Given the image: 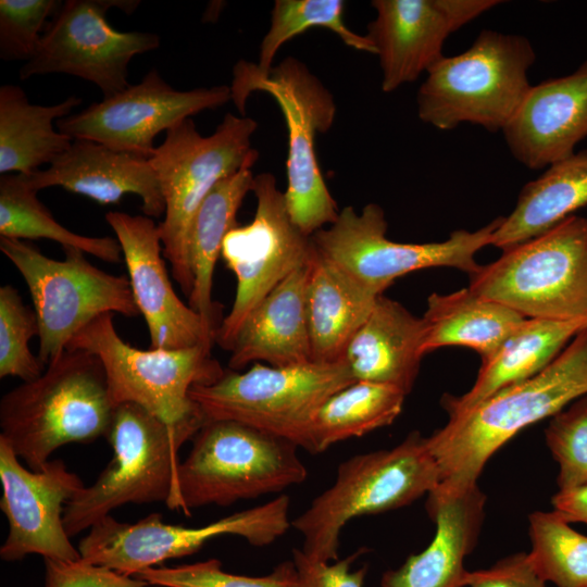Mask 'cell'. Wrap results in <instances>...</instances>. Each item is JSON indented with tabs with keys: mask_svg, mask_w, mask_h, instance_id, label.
I'll list each match as a JSON object with an SVG mask.
<instances>
[{
	"mask_svg": "<svg viewBox=\"0 0 587 587\" xmlns=\"http://www.w3.org/2000/svg\"><path fill=\"white\" fill-rule=\"evenodd\" d=\"M290 526L289 498L280 495L200 527L167 524L160 513L135 523L108 515L89 528L77 548L83 561L135 576L166 560L190 555L215 537L235 535L254 547H265Z\"/></svg>",
	"mask_w": 587,
	"mask_h": 587,
	"instance_id": "obj_14",
	"label": "cell"
},
{
	"mask_svg": "<svg viewBox=\"0 0 587 587\" xmlns=\"http://www.w3.org/2000/svg\"><path fill=\"white\" fill-rule=\"evenodd\" d=\"M525 319L469 287L446 295L433 292L423 315L424 354L441 347L461 346L475 350L485 360Z\"/></svg>",
	"mask_w": 587,
	"mask_h": 587,
	"instance_id": "obj_31",
	"label": "cell"
},
{
	"mask_svg": "<svg viewBox=\"0 0 587 587\" xmlns=\"http://www.w3.org/2000/svg\"><path fill=\"white\" fill-rule=\"evenodd\" d=\"M425 322L380 295L349 342L344 360L354 380L412 390L422 358Z\"/></svg>",
	"mask_w": 587,
	"mask_h": 587,
	"instance_id": "obj_25",
	"label": "cell"
},
{
	"mask_svg": "<svg viewBox=\"0 0 587 587\" xmlns=\"http://www.w3.org/2000/svg\"><path fill=\"white\" fill-rule=\"evenodd\" d=\"M528 553L519 552L497 561L490 567L467 572L464 587H545Z\"/></svg>",
	"mask_w": 587,
	"mask_h": 587,
	"instance_id": "obj_42",
	"label": "cell"
},
{
	"mask_svg": "<svg viewBox=\"0 0 587 587\" xmlns=\"http://www.w3.org/2000/svg\"><path fill=\"white\" fill-rule=\"evenodd\" d=\"M229 100V86L176 90L151 70L138 84L58 120L57 127L72 139L92 140L150 159L159 133Z\"/></svg>",
	"mask_w": 587,
	"mask_h": 587,
	"instance_id": "obj_17",
	"label": "cell"
},
{
	"mask_svg": "<svg viewBox=\"0 0 587 587\" xmlns=\"http://www.w3.org/2000/svg\"><path fill=\"white\" fill-rule=\"evenodd\" d=\"M68 97L54 105L28 101L24 90L12 84L0 87V173L26 174L51 164L73 139L54 130L53 121L68 116L82 103Z\"/></svg>",
	"mask_w": 587,
	"mask_h": 587,
	"instance_id": "obj_29",
	"label": "cell"
},
{
	"mask_svg": "<svg viewBox=\"0 0 587 587\" xmlns=\"http://www.w3.org/2000/svg\"><path fill=\"white\" fill-rule=\"evenodd\" d=\"M0 250L28 287L39 325L37 357L45 365L100 315L140 314L128 277L96 267L80 249L64 247L65 259L54 260L28 241L0 237Z\"/></svg>",
	"mask_w": 587,
	"mask_h": 587,
	"instance_id": "obj_12",
	"label": "cell"
},
{
	"mask_svg": "<svg viewBox=\"0 0 587 587\" xmlns=\"http://www.w3.org/2000/svg\"><path fill=\"white\" fill-rule=\"evenodd\" d=\"M35 310L22 300L12 285L0 287V377L15 376L23 382L37 378L45 364L29 349V341L38 336Z\"/></svg>",
	"mask_w": 587,
	"mask_h": 587,
	"instance_id": "obj_36",
	"label": "cell"
},
{
	"mask_svg": "<svg viewBox=\"0 0 587 587\" xmlns=\"http://www.w3.org/2000/svg\"><path fill=\"white\" fill-rule=\"evenodd\" d=\"M502 133L511 154L529 170L572 155L587 137V61L570 75L532 86Z\"/></svg>",
	"mask_w": 587,
	"mask_h": 587,
	"instance_id": "obj_21",
	"label": "cell"
},
{
	"mask_svg": "<svg viewBox=\"0 0 587 587\" xmlns=\"http://www.w3.org/2000/svg\"><path fill=\"white\" fill-rule=\"evenodd\" d=\"M158 587H294L296 567L292 560L276 565L264 576H246L223 570L217 559L177 566H152L135 575Z\"/></svg>",
	"mask_w": 587,
	"mask_h": 587,
	"instance_id": "obj_37",
	"label": "cell"
},
{
	"mask_svg": "<svg viewBox=\"0 0 587 587\" xmlns=\"http://www.w3.org/2000/svg\"><path fill=\"white\" fill-rule=\"evenodd\" d=\"M535 60L526 37L483 29L467 50L428 70L416 96L420 120L440 130L470 123L502 132L533 86Z\"/></svg>",
	"mask_w": 587,
	"mask_h": 587,
	"instance_id": "obj_4",
	"label": "cell"
},
{
	"mask_svg": "<svg viewBox=\"0 0 587 587\" xmlns=\"http://www.w3.org/2000/svg\"><path fill=\"white\" fill-rule=\"evenodd\" d=\"M528 520V555L539 576L557 587H587V536L554 510L535 511Z\"/></svg>",
	"mask_w": 587,
	"mask_h": 587,
	"instance_id": "obj_35",
	"label": "cell"
},
{
	"mask_svg": "<svg viewBox=\"0 0 587 587\" xmlns=\"http://www.w3.org/2000/svg\"><path fill=\"white\" fill-rule=\"evenodd\" d=\"M469 288L526 319L587 324V217L503 250L470 275Z\"/></svg>",
	"mask_w": 587,
	"mask_h": 587,
	"instance_id": "obj_9",
	"label": "cell"
},
{
	"mask_svg": "<svg viewBox=\"0 0 587 587\" xmlns=\"http://www.w3.org/2000/svg\"><path fill=\"white\" fill-rule=\"evenodd\" d=\"M379 296L314 251L305 297L312 362L342 360Z\"/></svg>",
	"mask_w": 587,
	"mask_h": 587,
	"instance_id": "obj_27",
	"label": "cell"
},
{
	"mask_svg": "<svg viewBox=\"0 0 587 587\" xmlns=\"http://www.w3.org/2000/svg\"><path fill=\"white\" fill-rule=\"evenodd\" d=\"M545 437L559 464V490L587 485V395L554 414Z\"/></svg>",
	"mask_w": 587,
	"mask_h": 587,
	"instance_id": "obj_38",
	"label": "cell"
},
{
	"mask_svg": "<svg viewBox=\"0 0 587 587\" xmlns=\"http://www.w3.org/2000/svg\"><path fill=\"white\" fill-rule=\"evenodd\" d=\"M23 176L37 191L59 186L102 205L117 203L125 195L135 193L141 199L146 216L160 217L165 213L161 184L149 159L92 140L73 139L71 147L47 170Z\"/></svg>",
	"mask_w": 587,
	"mask_h": 587,
	"instance_id": "obj_22",
	"label": "cell"
},
{
	"mask_svg": "<svg viewBox=\"0 0 587 587\" xmlns=\"http://www.w3.org/2000/svg\"><path fill=\"white\" fill-rule=\"evenodd\" d=\"M499 216L484 227L470 232L457 229L444 241L397 242L386 237L387 221L376 203L361 212L348 205L336 221L311 236L315 251L372 291L383 292L397 279L413 271L429 267H455L474 274L480 267L475 255L491 243Z\"/></svg>",
	"mask_w": 587,
	"mask_h": 587,
	"instance_id": "obj_13",
	"label": "cell"
},
{
	"mask_svg": "<svg viewBox=\"0 0 587 587\" xmlns=\"http://www.w3.org/2000/svg\"><path fill=\"white\" fill-rule=\"evenodd\" d=\"M311 262L292 272L252 310L229 350V370L241 371L250 363L312 362L305 309Z\"/></svg>",
	"mask_w": 587,
	"mask_h": 587,
	"instance_id": "obj_24",
	"label": "cell"
},
{
	"mask_svg": "<svg viewBox=\"0 0 587 587\" xmlns=\"http://www.w3.org/2000/svg\"><path fill=\"white\" fill-rule=\"evenodd\" d=\"M233 76L232 101L242 115L253 91L271 95L283 112L288 130L286 207L294 224L311 237L339 214L314 149L315 135L326 133L334 123V98L303 63L291 57L267 75H260L253 63L240 60Z\"/></svg>",
	"mask_w": 587,
	"mask_h": 587,
	"instance_id": "obj_8",
	"label": "cell"
},
{
	"mask_svg": "<svg viewBox=\"0 0 587 587\" xmlns=\"http://www.w3.org/2000/svg\"><path fill=\"white\" fill-rule=\"evenodd\" d=\"M0 508L9 533L0 548L7 562L39 554L43 559L77 561L80 553L66 533V503L84 487L82 479L61 460L38 471L28 470L11 447L0 439Z\"/></svg>",
	"mask_w": 587,
	"mask_h": 587,
	"instance_id": "obj_18",
	"label": "cell"
},
{
	"mask_svg": "<svg viewBox=\"0 0 587 587\" xmlns=\"http://www.w3.org/2000/svg\"><path fill=\"white\" fill-rule=\"evenodd\" d=\"M486 495L478 485L435 487L426 511L436 525L430 544L396 570L385 572L382 587H464L466 555L476 546L485 517Z\"/></svg>",
	"mask_w": 587,
	"mask_h": 587,
	"instance_id": "obj_23",
	"label": "cell"
},
{
	"mask_svg": "<svg viewBox=\"0 0 587 587\" xmlns=\"http://www.w3.org/2000/svg\"><path fill=\"white\" fill-rule=\"evenodd\" d=\"M55 0L0 1V58L29 61L37 52L49 16L58 11Z\"/></svg>",
	"mask_w": 587,
	"mask_h": 587,
	"instance_id": "obj_39",
	"label": "cell"
},
{
	"mask_svg": "<svg viewBox=\"0 0 587 587\" xmlns=\"http://www.w3.org/2000/svg\"><path fill=\"white\" fill-rule=\"evenodd\" d=\"M353 382L344 359L290 366L253 363L248 371L228 370L211 384L193 386L189 396L205 420L239 422L311 453V429L317 411L332 395Z\"/></svg>",
	"mask_w": 587,
	"mask_h": 587,
	"instance_id": "obj_10",
	"label": "cell"
},
{
	"mask_svg": "<svg viewBox=\"0 0 587 587\" xmlns=\"http://www.w3.org/2000/svg\"><path fill=\"white\" fill-rule=\"evenodd\" d=\"M23 174L0 177V237L14 239L46 238L62 247H74L104 262L120 263L122 250L116 238L89 237L62 226L37 198Z\"/></svg>",
	"mask_w": 587,
	"mask_h": 587,
	"instance_id": "obj_33",
	"label": "cell"
},
{
	"mask_svg": "<svg viewBox=\"0 0 587 587\" xmlns=\"http://www.w3.org/2000/svg\"><path fill=\"white\" fill-rule=\"evenodd\" d=\"M191 440L170 508L185 514L277 494L308 476L296 444L239 422L207 420Z\"/></svg>",
	"mask_w": 587,
	"mask_h": 587,
	"instance_id": "obj_6",
	"label": "cell"
},
{
	"mask_svg": "<svg viewBox=\"0 0 587 587\" xmlns=\"http://www.w3.org/2000/svg\"><path fill=\"white\" fill-rule=\"evenodd\" d=\"M582 322L525 319L482 360L477 377L461 396L445 395L441 407L448 416L466 411L497 391L526 380L547 367L580 330Z\"/></svg>",
	"mask_w": 587,
	"mask_h": 587,
	"instance_id": "obj_26",
	"label": "cell"
},
{
	"mask_svg": "<svg viewBox=\"0 0 587 587\" xmlns=\"http://www.w3.org/2000/svg\"><path fill=\"white\" fill-rule=\"evenodd\" d=\"M105 220L121 246L134 300L148 326L150 348H212L215 333L173 288L154 221L118 211L108 212Z\"/></svg>",
	"mask_w": 587,
	"mask_h": 587,
	"instance_id": "obj_20",
	"label": "cell"
},
{
	"mask_svg": "<svg viewBox=\"0 0 587 587\" xmlns=\"http://www.w3.org/2000/svg\"><path fill=\"white\" fill-rule=\"evenodd\" d=\"M251 191L257 200L254 217L225 236L221 252L237 282L232 309L215 335V342L228 351L252 310L314 254L311 237L291 221L276 178L259 174Z\"/></svg>",
	"mask_w": 587,
	"mask_h": 587,
	"instance_id": "obj_15",
	"label": "cell"
},
{
	"mask_svg": "<svg viewBox=\"0 0 587 587\" xmlns=\"http://www.w3.org/2000/svg\"><path fill=\"white\" fill-rule=\"evenodd\" d=\"M364 551L361 548L342 560L323 562L308 558L301 549H294V587H363L367 565L352 571L351 564Z\"/></svg>",
	"mask_w": 587,
	"mask_h": 587,
	"instance_id": "obj_41",
	"label": "cell"
},
{
	"mask_svg": "<svg viewBox=\"0 0 587 587\" xmlns=\"http://www.w3.org/2000/svg\"><path fill=\"white\" fill-rule=\"evenodd\" d=\"M203 424L171 425L135 403L117 405L105 437L113 450L111 461L64 508L68 536L89 529L124 504L164 502L171 508L179 450Z\"/></svg>",
	"mask_w": 587,
	"mask_h": 587,
	"instance_id": "obj_7",
	"label": "cell"
},
{
	"mask_svg": "<svg viewBox=\"0 0 587 587\" xmlns=\"http://www.w3.org/2000/svg\"><path fill=\"white\" fill-rule=\"evenodd\" d=\"M439 483L427 438L412 432L391 449L341 462L334 483L291 521V527L302 535L301 550L308 558L336 561L340 533L349 521L409 505Z\"/></svg>",
	"mask_w": 587,
	"mask_h": 587,
	"instance_id": "obj_3",
	"label": "cell"
},
{
	"mask_svg": "<svg viewBox=\"0 0 587 587\" xmlns=\"http://www.w3.org/2000/svg\"><path fill=\"white\" fill-rule=\"evenodd\" d=\"M140 1L67 0L47 24L36 54L20 68V78L68 74L95 84L103 98L128 84V65L140 53L154 50L160 37L149 32H120L107 20L111 8L132 13Z\"/></svg>",
	"mask_w": 587,
	"mask_h": 587,
	"instance_id": "obj_16",
	"label": "cell"
},
{
	"mask_svg": "<svg viewBox=\"0 0 587 587\" xmlns=\"http://www.w3.org/2000/svg\"><path fill=\"white\" fill-rule=\"evenodd\" d=\"M251 168H243L218 182L195 214L188 236V258L193 287L189 305L207 325L217 332V309L212 299L213 275L225 236L236 226L237 212L252 190Z\"/></svg>",
	"mask_w": 587,
	"mask_h": 587,
	"instance_id": "obj_30",
	"label": "cell"
},
{
	"mask_svg": "<svg viewBox=\"0 0 587 587\" xmlns=\"http://www.w3.org/2000/svg\"><path fill=\"white\" fill-rule=\"evenodd\" d=\"M345 5L342 0H276L270 29L261 42L259 62L253 63L254 70L260 75H267L280 46L312 27L327 28L350 48L376 54L366 35H359L346 25Z\"/></svg>",
	"mask_w": 587,
	"mask_h": 587,
	"instance_id": "obj_34",
	"label": "cell"
},
{
	"mask_svg": "<svg viewBox=\"0 0 587 587\" xmlns=\"http://www.w3.org/2000/svg\"><path fill=\"white\" fill-rule=\"evenodd\" d=\"M115 408L99 358L65 349L40 376L3 395L0 439L38 471L62 446L107 437Z\"/></svg>",
	"mask_w": 587,
	"mask_h": 587,
	"instance_id": "obj_2",
	"label": "cell"
},
{
	"mask_svg": "<svg viewBox=\"0 0 587 587\" xmlns=\"http://www.w3.org/2000/svg\"><path fill=\"white\" fill-rule=\"evenodd\" d=\"M257 127L251 117L227 113L213 134L202 136L187 118L166 132L149 159L165 201L164 218L158 225L163 254L188 297L193 287L188 258L191 221L218 182L257 162L259 152L251 147Z\"/></svg>",
	"mask_w": 587,
	"mask_h": 587,
	"instance_id": "obj_5",
	"label": "cell"
},
{
	"mask_svg": "<svg viewBox=\"0 0 587 587\" xmlns=\"http://www.w3.org/2000/svg\"><path fill=\"white\" fill-rule=\"evenodd\" d=\"M587 204V150L548 166L521 190L516 204L502 216L492 246L507 250L551 229Z\"/></svg>",
	"mask_w": 587,
	"mask_h": 587,
	"instance_id": "obj_28",
	"label": "cell"
},
{
	"mask_svg": "<svg viewBox=\"0 0 587 587\" xmlns=\"http://www.w3.org/2000/svg\"><path fill=\"white\" fill-rule=\"evenodd\" d=\"M499 0H374L367 38L383 73L382 90L415 82L442 57L447 38Z\"/></svg>",
	"mask_w": 587,
	"mask_h": 587,
	"instance_id": "obj_19",
	"label": "cell"
},
{
	"mask_svg": "<svg viewBox=\"0 0 587 587\" xmlns=\"http://www.w3.org/2000/svg\"><path fill=\"white\" fill-rule=\"evenodd\" d=\"M552 507L564 520L587 525V485L559 490L553 495Z\"/></svg>",
	"mask_w": 587,
	"mask_h": 587,
	"instance_id": "obj_43",
	"label": "cell"
},
{
	"mask_svg": "<svg viewBox=\"0 0 587 587\" xmlns=\"http://www.w3.org/2000/svg\"><path fill=\"white\" fill-rule=\"evenodd\" d=\"M66 349L86 350L99 358L114 407L135 403L171 425L203 424L207 420L189 391L217 380L225 372L209 346L148 350L130 346L117 334L113 313L89 323Z\"/></svg>",
	"mask_w": 587,
	"mask_h": 587,
	"instance_id": "obj_11",
	"label": "cell"
},
{
	"mask_svg": "<svg viewBox=\"0 0 587 587\" xmlns=\"http://www.w3.org/2000/svg\"><path fill=\"white\" fill-rule=\"evenodd\" d=\"M586 395L587 328L541 372L450 415L444 427L426 437L439 484L459 489L477 484L490 457L519 432Z\"/></svg>",
	"mask_w": 587,
	"mask_h": 587,
	"instance_id": "obj_1",
	"label": "cell"
},
{
	"mask_svg": "<svg viewBox=\"0 0 587 587\" xmlns=\"http://www.w3.org/2000/svg\"><path fill=\"white\" fill-rule=\"evenodd\" d=\"M407 394L378 383L355 380L332 395L317 411L311 429V453L388 426L400 415Z\"/></svg>",
	"mask_w": 587,
	"mask_h": 587,
	"instance_id": "obj_32",
	"label": "cell"
},
{
	"mask_svg": "<svg viewBox=\"0 0 587 587\" xmlns=\"http://www.w3.org/2000/svg\"><path fill=\"white\" fill-rule=\"evenodd\" d=\"M45 560V587H152L126 575L86 561Z\"/></svg>",
	"mask_w": 587,
	"mask_h": 587,
	"instance_id": "obj_40",
	"label": "cell"
}]
</instances>
